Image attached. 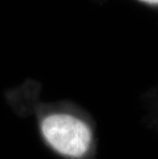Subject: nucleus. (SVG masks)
<instances>
[{
  "label": "nucleus",
  "instance_id": "nucleus-2",
  "mask_svg": "<svg viewBox=\"0 0 158 159\" xmlns=\"http://www.w3.org/2000/svg\"><path fill=\"white\" fill-rule=\"evenodd\" d=\"M141 4L150 6V7H156L158 8V0H136Z\"/></svg>",
  "mask_w": 158,
  "mask_h": 159
},
{
  "label": "nucleus",
  "instance_id": "nucleus-1",
  "mask_svg": "<svg viewBox=\"0 0 158 159\" xmlns=\"http://www.w3.org/2000/svg\"><path fill=\"white\" fill-rule=\"evenodd\" d=\"M40 128L46 143L63 156L81 158L92 146L93 133L88 124L71 114H50L41 121Z\"/></svg>",
  "mask_w": 158,
  "mask_h": 159
}]
</instances>
